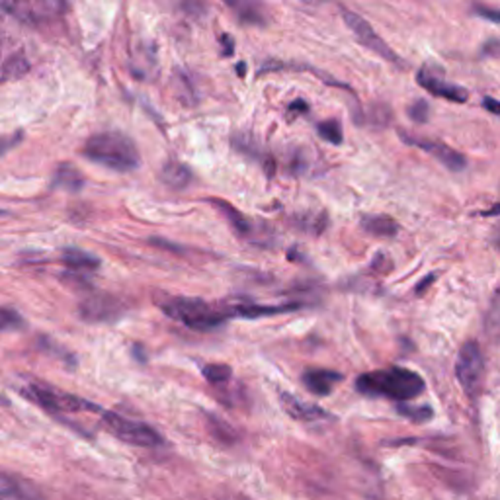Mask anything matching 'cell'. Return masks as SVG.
<instances>
[{"instance_id": "7", "label": "cell", "mask_w": 500, "mask_h": 500, "mask_svg": "<svg viewBox=\"0 0 500 500\" xmlns=\"http://www.w3.org/2000/svg\"><path fill=\"white\" fill-rule=\"evenodd\" d=\"M340 14H342V18L344 22H346V26L352 30V33L356 35V40L358 42L362 43L364 47H367L369 51H374L377 53L379 57H383L385 61L389 62H393V65H399L401 67V57L397 55L389 45H387L377 33L374 31V28L367 24V20H365L364 16H360V14H356V12H352L350 8H344V6H340Z\"/></svg>"}, {"instance_id": "26", "label": "cell", "mask_w": 500, "mask_h": 500, "mask_svg": "<svg viewBox=\"0 0 500 500\" xmlns=\"http://www.w3.org/2000/svg\"><path fill=\"white\" fill-rule=\"evenodd\" d=\"M397 410L403 415V417L410 418L412 422H424L428 418H432V408L430 406H410V405H405V403H401V405L397 406Z\"/></svg>"}, {"instance_id": "28", "label": "cell", "mask_w": 500, "mask_h": 500, "mask_svg": "<svg viewBox=\"0 0 500 500\" xmlns=\"http://www.w3.org/2000/svg\"><path fill=\"white\" fill-rule=\"evenodd\" d=\"M408 115H410V119H415L417 124H424L428 119V104L424 100H417L415 104L408 106Z\"/></svg>"}, {"instance_id": "21", "label": "cell", "mask_w": 500, "mask_h": 500, "mask_svg": "<svg viewBox=\"0 0 500 500\" xmlns=\"http://www.w3.org/2000/svg\"><path fill=\"white\" fill-rule=\"evenodd\" d=\"M30 71V61L24 57V55H10L4 65H2V81L4 83H8V81H16V78H20L24 74Z\"/></svg>"}, {"instance_id": "10", "label": "cell", "mask_w": 500, "mask_h": 500, "mask_svg": "<svg viewBox=\"0 0 500 500\" xmlns=\"http://www.w3.org/2000/svg\"><path fill=\"white\" fill-rule=\"evenodd\" d=\"M124 312V303L108 293H94L84 297L78 305V317L84 323H108L115 321Z\"/></svg>"}, {"instance_id": "3", "label": "cell", "mask_w": 500, "mask_h": 500, "mask_svg": "<svg viewBox=\"0 0 500 500\" xmlns=\"http://www.w3.org/2000/svg\"><path fill=\"white\" fill-rule=\"evenodd\" d=\"M155 303L167 317L182 323L192 331H213V328H219L225 321H229V315L223 309V305L215 307L198 297L156 295Z\"/></svg>"}, {"instance_id": "14", "label": "cell", "mask_w": 500, "mask_h": 500, "mask_svg": "<svg viewBox=\"0 0 500 500\" xmlns=\"http://www.w3.org/2000/svg\"><path fill=\"white\" fill-rule=\"evenodd\" d=\"M280 403L283 406V410L299 422H319V420L331 418V415L324 408L312 405V403H305V401L293 397L288 391H280Z\"/></svg>"}, {"instance_id": "8", "label": "cell", "mask_w": 500, "mask_h": 500, "mask_svg": "<svg viewBox=\"0 0 500 500\" xmlns=\"http://www.w3.org/2000/svg\"><path fill=\"white\" fill-rule=\"evenodd\" d=\"M209 201H211V206L217 209L223 217L227 219V223L233 227V231L239 233V237H244V239H249L250 242L260 244V247H268V244H270L268 239H270L272 235H268V233H270L268 225L256 223V221H252V219H249L247 215H242L239 209L233 208L225 199H209Z\"/></svg>"}, {"instance_id": "32", "label": "cell", "mask_w": 500, "mask_h": 500, "mask_svg": "<svg viewBox=\"0 0 500 500\" xmlns=\"http://www.w3.org/2000/svg\"><path fill=\"white\" fill-rule=\"evenodd\" d=\"M239 74H244V65H239Z\"/></svg>"}, {"instance_id": "12", "label": "cell", "mask_w": 500, "mask_h": 500, "mask_svg": "<svg viewBox=\"0 0 500 500\" xmlns=\"http://www.w3.org/2000/svg\"><path fill=\"white\" fill-rule=\"evenodd\" d=\"M401 139L405 141L406 145H412V147H418L420 151H424L428 155H432L436 160H440L442 165L449 170H453V172H459V170H463L465 168V156L458 153L456 149H451L448 147L446 143H442V141H432V139H424V137H415V135H408V133H399Z\"/></svg>"}, {"instance_id": "1", "label": "cell", "mask_w": 500, "mask_h": 500, "mask_svg": "<svg viewBox=\"0 0 500 500\" xmlns=\"http://www.w3.org/2000/svg\"><path fill=\"white\" fill-rule=\"evenodd\" d=\"M424 379L406 367H385V369H375L362 374L356 379V389L358 393L365 397H383L397 401L399 405L417 399L424 391Z\"/></svg>"}, {"instance_id": "24", "label": "cell", "mask_w": 500, "mask_h": 500, "mask_svg": "<svg viewBox=\"0 0 500 500\" xmlns=\"http://www.w3.org/2000/svg\"><path fill=\"white\" fill-rule=\"evenodd\" d=\"M317 131H319V135L323 137L324 141H328L333 145H342V127H340V124L336 119H324V122H321V124L317 125Z\"/></svg>"}, {"instance_id": "4", "label": "cell", "mask_w": 500, "mask_h": 500, "mask_svg": "<svg viewBox=\"0 0 500 500\" xmlns=\"http://www.w3.org/2000/svg\"><path fill=\"white\" fill-rule=\"evenodd\" d=\"M20 393L28 401L42 406L45 412H49L62 422H67V415H84V412L100 415L104 410V408H100L98 405L83 399V397L61 391V389L47 385V383L38 381V379H26L20 385Z\"/></svg>"}, {"instance_id": "22", "label": "cell", "mask_w": 500, "mask_h": 500, "mask_svg": "<svg viewBox=\"0 0 500 500\" xmlns=\"http://www.w3.org/2000/svg\"><path fill=\"white\" fill-rule=\"evenodd\" d=\"M201 374L211 385H223L233 377V369L227 364H206L201 367Z\"/></svg>"}, {"instance_id": "13", "label": "cell", "mask_w": 500, "mask_h": 500, "mask_svg": "<svg viewBox=\"0 0 500 500\" xmlns=\"http://www.w3.org/2000/svg\"><path fill=\"white\" fill-rule=\"evenodd\" d=\"M417 83L428 90L430 94H434L438 98H446L449 102H467L469 94L465 88H461L458 84H451L448 81H444L438 73H434L430 67H422L417 74Z\"/></svg>"}, {"instance_id": "5", "label": "cell", "mask_w": 500, "mask_h": 500, "mask_svg": "<svg viewBox=\"0 0 500 500\" xmlns=\"http://www.w3.org/2000/svg\"><path fill=\"white\" fill-rule=\"evenodd\" d=\"M100 420L110 434H114L117 440L131 446H141V448H156L162 444V436L156 432L155 428L149 426L145 422H137L131 418H125L112 410H102Z\"/></svg>"}, {"instance_id": "9", "label": "cell", "mask_w": 500, "mask_h": 500, "mask_svg": "<svg viewBox=\"0 0 500 500\" xmlns=\"http://www.w3.org/2000/svg\"><path fill=\"white\" fill-rule=\"evenodd\" d=\"M2 10L8 12L16 20L24 24H42L59 18L62 12L67 10L65 2H55V0H31V2H4Z\"/></svg>"}, {"instance_id": "31", "label": "cell", "mask_w": 500, "mask_h": 500, "mask_svg": "<svg viewBox=\"0 0 500 500\" xmlns=\"http://www.w3.org/2000/svg\"><path fill=\"white\" fill-rule=\"evenodd\" d=\"M219 40H221V43H223V47H225V49H223V55H225V57L233 55V51H235V42L231 40L229 35H225V33H223Z\"/></svg>"}, {"instance_id": "23", "label": "cell", "mask_w": 500, "mask_h": 500, "mask_svg": "<svg viewBox=\"0 0 500 500\" xmlns=\"http://www.w3.org/2000/svg\"><path fill=\"white\" fill-rule=\"evenodd\" d=\"M295 225L299 229L312 233V235H319L321 231L326 227V215L324 213H305V215H297L295 219Z\"/></svg>"}, {"instance_id": "15", "label": "cell", "mask_w": 500, "mask_h": 500, "mask_svg": "<svg viewBox=\"0 0 500 500\" xmlns=\"http://www.w3.org/2000/svg\"><path fill=\"white\" fill-rule=\"evenodd\" d=\"M344 379V375L340 372H334V369H323V367H312L303 372L301 381L303 385L307 387L311 393L319 397L331 395L333 389Z\"/></svg>"}, {"instance_id": "25", "label": "cell", "mask_w": 500, "mask_h": 500, "mask_svg": "<svg viewBox=\"0 0 500 500\" xmlns=\"http://www.w3.org/2000/svg\"><path fill=\"white\" fill-rule=\"evenodd\" d=\"M40 348H42L43 352H47V354H51V356H57L61 362H65V364H69L71 367H74V364H76V360H74V356L69 352V350H65V348H61L59 344L57 342H53L51 338H45V336H42L40 338Z\"/></svg>"}, {"instance_id": "6", "label": "cell", "mask_w": 500, "mask_h": 500, "mask_svg": "<svg viewBox=\"0 0 500 500\" xmlns=\"http://www.w3.org/2000/svg\"><path fill=\"white\" fill-rule=\"evenodd\" d=\"M456 375L459 385L469 397H475L483 387L485 379V358L481 352L479 344L467 342L459 350L458 364H456Z\"/></svg>"}, {"instance_id": "18", "label": "cell", "mask_w": 500, "mask_h": 500, "mask_svg": "<svg viewBox=\"0 0 500 500\" xmlns=\"http://www.w3.org/2000/svg\"><path fill=\"white\" fill-rule=\"evenodd\" d=\"M53 186L67 190V192H81L84 186L83 172L76 167H73L71 162H62V165L55 168Z\"/></svg>"}, {"instance_id": "19", "label": "cell", "mask_w": 500, "mask_h": 500, "mask_svg": "<svg viewBox=\"0 0 500 500\" xmlns=\"http://www.w3.org/2000/svg\"><path fill=\"white\" fill-rule=\"evenodd\" d=\"M362 229L375 237H395L399 233V223L389 215H364Z\"/></svg>"}, {"instance_id": "11", "label": "cell", "mask_w": 500, "mask_h": 500, "mask_svg": "<svg viewBox=\"0 0 500 500\" xmlns=\"http://www.w3.org/2000/svg\"><path fill=\"white\" fill-rule=\"evenodd\" d=\"M301 303H283V305H258V303L237 297L223 303V309L227 311L229 319H260V317H274V315H283V312L297 311L301 309Z\"/></svg>"}, {"instance_id": "20", "label": "cell", "mask_w": 500, "mask_h": 500, "mask_svg": "<svg viewBox=\"0 0 500 500\" xmlns=\"http://www.w3.org/2000/svg\"><path fill=\"white\" fill-rule=\"evenodd\" d=\"M233 10L237 12L240 22L244 24H254V26H262L266 18L258 2H227Z\"/></svg>"}, {"instance_id": "27", "label": "cell", "mask_w": 500, "mask_h": 500, "mask_svg": "<svg viewBox=\"0 0 500 500\" xmlns=\"http://www.w3.org/2000/svg\"><path fill=\"white\" fill-rule=\"evenodd\" d=\"M2 331L10 333V331H22L24 328V319H22L18 311H14L10 307L2 309Z\"/></svg>"}, {"instance_id": "16", "label": "cell", "mask_w": 500, "mask_h": 500, "mask_svg": "<svg viewBox=\"0 0 500 500\" xmlns=\"http://www.w3.org/2000/svg\"><path fill=\"white\" fill-rule=\"evenodd\" d=\"M61 260L69 270L76 272V274L98 270V266H100V258L83 249H62Z\"/></svg>"}, {"instance_id": "29", "label": "cell", "mask_w": 500, "mask_h": 500, "mask_svg": "<svg viewBox=\"0 0 500 500\" xmlns=\"http://www.w3.org/2000/svg\"><path fill=\"white\" fill-rule=\"evenodd\" d=\"M475 14L481 16V18H485V20L500 24V10H497V8H490V6H483V4H479V6H475Z\"/></svg>"}, {"instance_id": "17", "label": "cell", "mask_w": 500, "mask_h": 500, "mask_svg": "<svg viewBox=\"0 0 500 500\" xmlns=\"http://www.w3.org/2000/svg\"><path fill=\"white\" fill-rule=\"evenodd\" d=\"M158 176H160V180H162L167 186L174 188V190H182V188H186L188 184L192 182V172H190V168H188L186 165H182V162L176 160V158L167 160L165 167L160 168Z\"/></svg>"}, {"instance_id": "30", "label": "cell", "mask_w": 500, "mask_h": 500, "mask_svg": "<svg viewBox=\"0 0 500 500\" xmlns=\"http://www.w3.org/2000/svg\"><path fill=\"white\" fill-rule=\"evenodd\" d=\"M483 106H485V108L489 110L490 114L500 115V102H499V100H494V98H489V96H487V98H483Z\"/></svg>"}, {"instance_id": "2", "label": "cell", "mask_w": 500, "mask_h": 500, "mask_svg": "<svg viewBox=\"0 0 500 500\" xmlns=\"http://www.w3.org/2000/svg\"><path fill=\"white\" fill-rule=\"evenodd\" d=\"M83 155L115 172H131L141 165L133 139L122 131H102L88 137L83 147Z\"/></svg>"}]
</instances>
